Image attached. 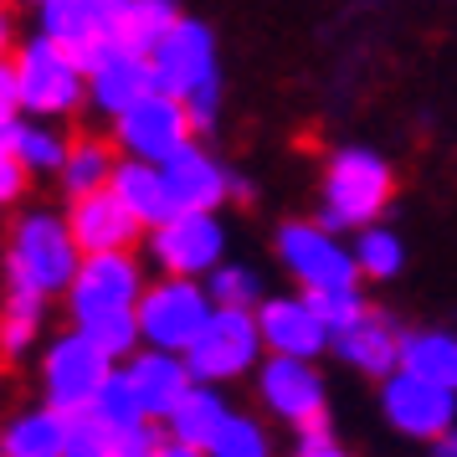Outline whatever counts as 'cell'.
<instances>
[{
	"label": "cell",
	"mask_w": 457,
	"mask_h": 457,
	"mask_svg": "<svg viewBox=\"0 0 457 457\" xmlns=\"http://www.w3.org/2000/svg\"><path fill=\"white\" fill-rule=\"evenodd\" d=\"M190 139H195V119H190L186 98H175L165 87H149L139 104H129L113 119V145H119V154H134V160L160 165Z\"/></svg>",
	"instance_id": "cell-10"
},
{
	"label": "cell",
	"mask_w": 457,
	"mask_h": 457,
	"mask_svg": "<svg viewBox=\"0 0 457 457\" xmlns=\"http://www.w3.org/2000/svg\"><path fill=\"white\" fill-rule=\"evenodd\" d=\"M160 427H154V416L149 421H139V427H129V432L113 436V457H154L160 453Z\"/></svg>",
	"instance_id": "cell-38"
},
{
	"label": "cell",
	"mask_w": 457,
	"mask_h": 457,
	"mask_svg": "<svg viewBox=\"0 0 457 457\" xmlns=\"http://www.w3.org/2000/svg\"><path fill=\"white\" fill-rule=\"evenodd\" d=\"M83 247L57 211H26L11 227L5 247V293H31V298H67L78 278Z\"/></svg>",
	"instance_id": "cell-1"
},
{
	"label": "cell",
	"mask_w": 457,
	"mask_h": 457,
	"mask_svg": "<svg viewBox=\"0 0 457 457\" xmlns=\"http://www.w3.org/2000/svg\"><path fill=\"white\" fill-rule=\"evenodd\" d=\"M113 170H119V145H104V139H78L57 180H62L67 201H78V195H93V190L113 186Z\"/></svg>",
	"instance_id": "cell-25"
},
{
	"label": "cell",
	"mask_w": 457,
	"mask_h": 457,
	"mask_svg": "<svg viewBox=\"0 0 457 457\" xmlns=\"http://www.w3.org/2000/svg\"><path fill=\"white\" fill-rule=\"evenodd\" d=\"M16 78H21V104L26 119H72L87 104V62L72 57L67 46H57L52 37H26L16 52Z\"/></svg>",
	"instance_id": "cell-3"
},
{
	"label": "cell",
	"mask_w": 457,
	"mask_h": 457,
	"mask_svg": "<svg viewBox=\"0 0 457 457\" xmlns=\"http://www.w3.org/2000/svg\"><path fill=\"white\" fill-rule=\"evenodd\" d=\"M87 411L104 421L108 432L119 436V432H129V427H139V421H149V411L139 406V395H134V386H129V375H124V365L104 380V391H98V401L87 406Z\"/></svg>",
	"instance_id": "cell-30"
},
{
	"label": "cell",
	"mask_w": 457,
	"mask_h": 457,
	"mask_svg": "<svg viewBox=\"0 0 457 457\" xmlns=\"http://www.w3.org/2000/svg\"><path fill=\"white\" fill-rule=\"evenodd\" d=\"M37 31L67 46L72 57L93 62L108 42H119V0H42Z\"/></svg>",
	"instance_id": "cell-15"
},
{
	"label": "cell",
	"mask_w": 457,
	"mask_h": 457,
	"mask_svg": "<svg viewBox=\"0 0 457 457\" xmlns=\"http://www.w3.org/2000/svg\"><path fill=\"white\" fill-rule=\"evenodd\" d=\"M432 457H457V427L447 436H436V442H432Z\"/></svg>",
	"instance_id": "cell-42"
},
{
	"label": "cell",
	"mask_w": 457,
	"mask_h": 457,
	"mask_svg": "<svg viewBox=\"0 0 457 457\" xmlns=\"http://www.w3.org/2000/svg\"><path fill=\"white\" fill-rule=\"evenodd\" d=\"M262 324H257V309H216L211 324L201 329V339L186 350L195 380L206 386H227V380H242L252 365H262Z\"/></svg>",
	"instance_id": "cell-8"
},
{
	"label": "cell",
	"mask_w": 457,
	"mask_h": 457,
	"mask_svg": "<svg viewBox=\"0 0 457 457\" xmlns=\"http://www.w3.org/2000/svg\"><path fill=\"white\" fill-rule=\"evenodd\" d=\"M11 37H16V31H11V11L0 5V57H11V52H16V46H11Z\"/></svg>",
	"instance_id": "cell-41"
},
{
	"label": "cell",
	"mask_w": 457,
	"mask_h": 457,
	"mask_svg": "<svg viewBox=\"0 0 457 457\" xmlns=\"http://www.w3.org/2000/svg\"><path fill=\"white\" fill-rule=\"evenodd\" d=\"M211 313H216V298H211V288L201 278H170V272H160L154 283H145V298H139L134 319H139L145 345L186 354L201 339V329L211 324Z\"/></svg>",
	"instance_id": "cell-4"
},
{
	"label": "cell",
	"mask_w": 457,
	"mask_h": 457,
	"mask_svg": "<svg viewBox=\"0 0 457 457\" xmlns=\"http://www.w3.org/2000/svg\"><path fill=\"white\" fill-rule=\"evenodd\" d=\"M180 21V5L175 0H124L119 5V42L134 52H154Z\"/></svg>",
	"instance_id": "cell-26"
},
{
	"label": "cell",
	"mask_w": 457,
	"mask_h": 457,
	"mask_svg": "<svg viewBox=\"0 0 457 457\" xmlns=\"http://www.w3.org/2000/svg\"><path fill=\"white\" fill-rule=\"evenodd\" d=\"M401 370H416L421 380L453 386L457 391V334L453 329H406Z\"/></svg>",
	"instance_id": "cell-24"
},
{
	"label": "cell",
	"mask_w": 457,
	"mask_h": 457,
	"mask_svg": "<svg viewBox=\"0 0 457 457\" xmlns=\"http://www.w3.org/2000/svg\"><path fill=\"white\" fill-rule=\"evenodd\" d=\"M227 421H231V406H227V395H221V386L195 380V386L186 391V401L165 416V432L180 436V442H190V447H211Z\"/></svg>",
	"instance_id": "cell-23"
},
{
	"label": "cell",
	"mask_w": 457,
	"mask_h": 457,
	"mask_svg": "<svg viewBox=\"0 0 457 457\" xmlns=\"http://www.w3.org/2000/svg\"><path fill=\"white\" fill-rule=\"evenodd\" d=\"M78 329L98 345V350L113 360V365H124L129 354L145 345V334H139V319H134V309L129 313H104V319H87V324H78Z\"/></svg>",
	"instance_id": "cell-32"
},
{
	"label": "cell",
	"mask_w": 457,
	"mask_h": 457,
	"mask_svg": "<svg viewBox=\"0 0 457 457\" xmlns=\"http://www.w3.org/2000/svg\"><path fill=\"white\" fill-rule=\"evenodd\" d=\"M313 298V309L324 313V324L329 329H345V324H354L360 313L370 309L365 303V293H360V283H345V288H319V293H309Z\"/></svg>",
	"instance_id": "cell-35"
},
{
	"label": "cell",
	"mask_w": 457,
	"mask_h": 457,
	"mask_svg": "<svg viewBox=\"0 0 457 457\" xmlns=\"http://www.w3.org/2000/svg\"><path fill=\"white\" fill-rule=\"evenodd\" d=\"M113 370H119V365H113V360H108V354L98 350L78 324H72V329L57 334V339L42 350V401L62 406L67 416L87 411Z\"/></svg>",
	"instance_id": "cell-9"
},
{
	"label": "cell",
	"mask_w": 457,
	"mask_h": 457,
	"mask_svg": "<svg viewBox=\"0 0 457 457\" xmlns=\"http://www.w3.org/2000/svg\"><path fill=\"white\" fill-rule=\"evenodd\" d=\"M119 5H124V0H119Z\"/></svg>",
	"instance_id": "cell-45"
},
{
	"label": "cell",
	"mask_w": 457,
	"mask_h": 457,
	"mask_svg": "<svg viewBox=\"0 0 457 457\" xmlns=\"http://www.w3.org/2000/svg\"><path fill=\"white\" fill-rule=\"evenodd\" d=\"M380 416L411 442H436L457 427V391L421 380L416 370H391L380 380Z\"/></svg>",
	"instance_id": "cell-12"
},
{
	"label": "cell",
	"mask_w": 457,
	"mask_h": 457,
	"mask_svg": "<svg viewBox=\"0 0 457 457\" xmlns=\"http://www.w3.org/2000/svg\"><path fill=\"white\" fill-rule=\"evenodd\" d=\"M165 165V180L170 190H175V201L186 211H221L231 201V170L211 154L206 145H180L170 160H160Z\"/></svg>",
	"instance_id": "cell-20"
},
{
	"label": "cell",
	"mask_w": 457,
	"mask_h": 457,
	"mask_svg": "<svg viewBox=\"0 0 457 457\" xmlns=\"http://www.w3.org/2000/svg\"><path fill=\"white\" fill-rule=\"evenodd\" d=\"M42 309H46V298H31V293H5V303H0V354H5V360H21V354L37 350Z\"/></svg>",
	"instance_id": "cell-29"
},
{
	"label": "cell",
	"mask_w": 457,
	"mask_h": 457,
	"mask_svg": "<svg viewBox=\"0 0 457 457\" xmlns=\"http://www.w3.org/2000/svg\"><path fill=\"white\" fill-rule=\"evenodd\" d=\"M401 345H406V329H395L391 313L365 309L354 324L334 329V354L360 375H375L386 380L391 370H401Z\"/></svg>",
	"instance_id": "cell-18"
},
{
	"label": "cell",
	"mask_w": 457,
	"mask_h": 457,
	"mask_svg": "<svg viewBox=\"0 0 457 457\" xmlns=\"http://www.w3.org/2000/svg\"><path fill=\"white\" fill-rule=\"evenodd\" d=\"M26 180H31V170H26L21 154H16V129H5V134H0V211L21 201Z\"/></svg>",
	"instance_id": "cell-36"
},
{
	"label": "cell",
	"mask_w": 457,
	"mask_h": 457,
	"mask_svg": "<svg viewBox=\"0 0 457 457\" xmlns=\"http://www.w3.org/2000/svg\"><path fill=\"white\" fill-rule=\"evenodd\" d=\"M67 421L62 406H26V411L0 421V453L5 457H62L67 453Z\"/></svg>",
	"instance_id": "cell-22"
},
{
	"label": "cell",
	"mask_w": 457,
	"mask_h": 457,
	"mask_svg": "<svg viewBox=\"0 0 457 457\" xmlns=\"http://www.w3.org/2000/svg\"><path fill=\"white\" fill-rule=\"evenodd\" d=\"M124 375H129V386H134V395H139V406H145L154 421H165V416L186 401L190 386H195V370H190L186 354L154 350V345H139V350L129 354Z\"/></svg>",
	"instance_id": "cell-17"
},
{
	"label": "cell",
	"mask_w": 457,
	"mask_h": 457,
	"mask_svg": "<svg viewBox=\"0 0 457 457\" xmlns=\"http://www.w3.org/2000/svg\"><path fill=\"white\" fill-rule=\"evenodd\" d=\"M31 5H42V0H31Z\"/></svg>",
	"instance_id": "cell-43"
},
{
	"label": "cell",
	"mask_w": 457,
	"mask_h": 457,
	"mask_svg": "<svg viewBox=\"0 0 457 457\" xmlns=\"http://www.w3.org/2000/svg\"><path fill=\"white\" fill-rule=\"evenodd\" d=\"M149 67H154V87H165L175 98H195L206 87H221V72H216V37H211L206 21H190L180 16L175 31L149 52Z\"/></svg>",
	"instance_id": "cell-13"
},
{
	"label": "cell",
	"mask_w": 457,
	"mask_h": 457,
	"mask_svg": "<svg viewBox=\"0 0 457 457\" xmlns=\"http://www.w3.org/2000/svg\"><path fill=\"white\" fill-rule=\"evenodd\" d=\"M211 457H272V436L257 416L231 411V421L216 432V442L206 447Z\"/></svg>",
	"instance_id": "cell-33"
},
{
	"label": "cell",
	"mask_w": 457,
	"mask_h": 457,
	"mask_svg": "<svg viewBox=\"0 0 457 457\" xmlns=\"http://www.w3.org/2000/svg\"><path fill=\"white\" fill-rule=\"evenodd\" d=\"M0 457H5V453H0Z\"/></svg>",
	"instance_id": "cell-46"
},
{
	"label": "cell",
	"mask_w": 457,
	"mask_h": 457,
	"mask_svg": "<svg viewBox=\"0 0 457 457\" xmlns=\"http://www.w3.org/2000/svg\"><path fill=\"white\" fill-rule=\"evenodd\" d=\"M257 401L268 406L278 421H288L293 432H313L329 427V386L313 360H288V354H268L257 365Z\"/></svg>",
	"instance_id": "cell-11"
},
{
	"label": "cell",
	"mask_w": 457,
	"mask_h": 457,
	"mask_svg": "<svg viewBox=\"0 0 457 457\" xmlns=\"http://www.w3.org/2000/svg\"><path fill=\"white\" fill-rule=\"evenodd\" d=\"M288 457H350L339 442H334L329 427H313V432H298V447Z\"/></svg>",
	"instance_id": "cell-39"
},
{
	"label": "cell",
	"mask_w": 457,
	"mask_h": 457,
	"mask_svg": "<svg viewBox=\"0 0 457 457\" xmlns=\"http://www.w3.org/2000/svg\"><path fill=\"white\" fill-rule=\"evenodd\" d=\"M350 247H354V262H360V278H365V283H391V278H401V268H406V242H401L386 221L354 231Z\"/></svg>",
	"instance_id": "cell-28"
},
{
	"label": "cell",
	"mask_w": 457,
	"mask_h": 457,
	"mask_svg": "<svg viewBox=\"0 0 457 457\" xmlns=\"http://www.w3.org/2000/svg\"><path fill=\"white\" fill-rule=\"evenodd\" d=\"M0 5H5V0H0Z\"/></svg>",
	"instance_id": "cell-44"
},
{
	"label": "cell",
	"mask_w": 457,
	"mask_h": 457,
	"mask_svg": "<svg viewBox=\"0 0 457 457\" xmlns=\"http://www.w3.org/2000/svg\"><path fill=\"white\" fill-rule=\"evenodd\" d=\"M154 87V67L145 52H134L124 42H108L93 62H87V104L104 119H119L129 104H139Z\"/></svg>",
	"instance_id": "cell-16"
},
{
	"label": "cell",
	"mask_w": 457,
	"mask_h": 457,
	"mask_svg": "<svg viewBox=\"0 0 457 457\" xmlns=\"http://www.w3.org/2000/svg\"><path fill=\"white\" fill-rule=\"evenodd\" d=\"M154 457H211V453H206V447H190V442H180V436H165Z\"/></svg>",
	"instance_id": "cell-40"
},
{
	"label": "cell",
	"mask_w": 457,
	"mask_h": 457,
	"mask_svg": "<svg viewBox=\"0 0 457 457\" xmlns=\"http://www.w3.org/2000/svg\"><path fill=\"white\" fill-rule=\"evenodd\" d=\"M145 257L170 278H206L227 262V227L216 211H175L170 221L149 227Z\"/></svg>",
	"instance_id": "cell-6"
},
{
	"label": "cell",
	"mask_w": 457,
	"mask_h": 457,
	"mask_svg": "<svg viewBox=\"0 0 457 457\" xmlns=\"http://www.w3.org/2000/svg\"><path fill=\"white\" fill-rule=\"evenodd\" d=\"M67 227L78 237L83 252H134L139 242V216L113 195V190H93V195H78L67 206Z\"/></svg>",
	"instance_id": "cell-19"
},
{
	"label": "cell",
	"mask_w": 457,
	"mask_h": 457,
	"mask_svg": "<svg viewBox=\"0 0 457 457\" xmlns=\"http://www.w3.org/2000/svg\"><path fill=\"white\" fill-rule=\"evenodd\" d=\"M26 119V104H21V78H16V62L0 57V134L16 129Z\"/></svg>",
	"instance_id": "cell-37"
},
{
	"label": "cell",
	"mask_w": 457,
	"mask_h": 457,
	"mask_svg": "<svg viewBox=\"0 0 457 457\" xmlns=\"http://www.w3.org/2000/svg\"><path fill=\"white\" fill-rule=\"evenodd\" d=\"M216 298V309H257L262 303V278L247 268V262H221L201 278Z\"/></svg>",
	"instance_id": "cell-31"
},
{
	"label": "cell",
	"mask_w": 457,
	"mask_h": 457,
	"mask_svg": "<svg viewBox=\"0 0 457 457\" xmlns=\"http://www.w3.org/2000/svg\"><path fill=\"white\" fill-rule=\"evenodd\" d=\"M16 154L31 175H62L72 139L57 129V119H21L16 124Z\"/></svg>",
	"instance_id": "cell-27"
},
{
	"label": "cell",
	"mask_w": 457,
	"mask_h": 457,
	"mask_svg": "<svg viewBox=\"0 0 457 457\" xmlns=\"http://www.w3.org/2000/svg\"><path fill=\"white\" fill-rule=\"evenodd\" d=\"M145 262L134 252H83L78 278L67 288V313L72 324L104 319V313H129L145 298Z\"/></svg>",
	"instance_id": "cell-7"
},
{
	"label": "cell",
	"mask_w": 457,
	"mask_h": 457,
	"mask_svg": "<svg viewBox=\"0 0 457 457\" xmlns=\"http://www.w3.org/2000/svg\"><path fill=\"white\" fill-rule=\"evenodd\" d=\"M257 324H262V345L268 354H288V360H319L334 350V329L324 324V313L313 309V298L303 288L278 293L257 303Z\"/></svg>",
	"instance_id": "cell-14"
},
{
	"label": "cell",
	"mask_w": 457,
	"mask_h": 457,
	"mask_svg": "<svg viewBox=\"0 0 457 457\" xmlns=\"http://www.w3.org/2000/svg\"><path fill=\"white\" fill-rule=\"evenodd\" d=\"M391 190L395 175L375 149L365 145L334 149L329 165H324V180H319V221L354 237V231L380 221V211L391 206Z\"/></svg>",
	"instance_id": "cell-2"
},
{
	"label": "cell",
	"mask_w": 457,
	"mask_h": 457,
	"mask_svg": "<svg viewBox=\"0 0 457 457\" xmlns=\"http://www.w3.org/2000/svg\"><path fill=\"white\" fill-rule=\"evenodd\" d=\"M62 457H113V432L93 411H72L67 421V453Z\"/></svg>",
	"instance_id": "cell-34"
},
{
	"label": "cell",
	"mask_w": 457,
	"mask_h": 457,
	"mask_svg": "<svg viewBox=\"0 0 457 457\" xmlns=\"http://www.w3.org/2000/svg\"><path fill=\"white\" fill-rule=\"evenodd\" d=\"M108 190L139 216V227L145 231L160 227V221H170V216L180 211V201H175V190H170V180H165V165H154V160H134V154H124L119 170H113V186Z\"/></svg>",
	"instance_id": "cell-21"
},
{
	"label": "cell",
	"mask_w": 457,
	"mask_h": 457,
	"mask_svg": "<svg viewBox=\"0 0 457 457\" xmlns=\"http://www.w3.org/2000/svg\"><path fill=\"white\" fill-rule=\"evenodd\" d=\"M272 247H278V262L288 268V278L303 293L360 283L354 247L345 242V231L324 227V221H283L278 237H272Z\"/></svg>",
	"instance_id": "cell-5"
}]
</instances>
